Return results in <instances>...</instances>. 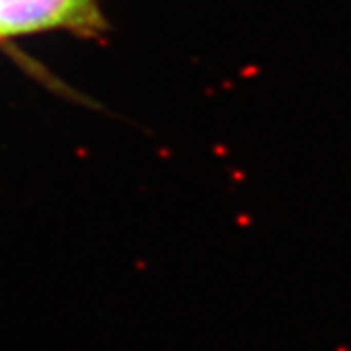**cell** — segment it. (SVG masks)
Wrapping results in <instances>:
<instances>
[{"label":"cell","instance_id":"obj_1","mask_svg":"<svg viewBox=\"0 0 351 351\" xmlns=\"http://www.w3.org/2000/svg\"><path fill=\"white\" fill-rule=\"evenodd\" d=\"M45 29H70L78 35L100 37L106 18L100 0H2L0 39Z\"/></svg>","mask_w":351,"mask_h":351}]
</instances>
